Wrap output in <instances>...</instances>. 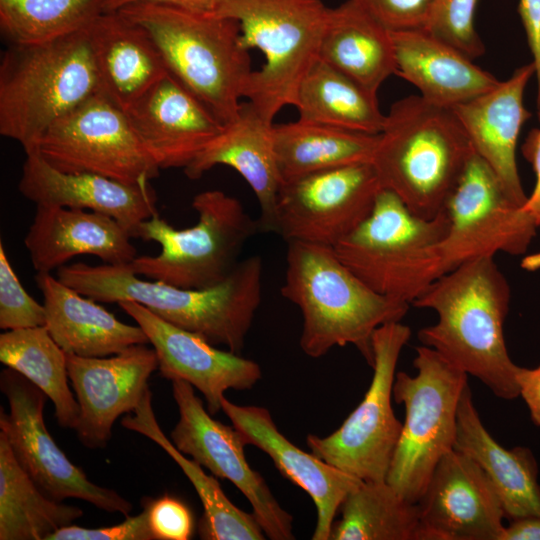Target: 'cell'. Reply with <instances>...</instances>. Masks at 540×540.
Masks as SVG:
<instances>
[{"instance_id":"obj_1","label":"cell","mask_w":540,"mask_h":540,"mask_svg":"<svg viewBox=\"0 0 540 540\" xmlns=\"http://www.w3.org/2000/svg\"><path fill=\"white\" fill-rule=\"evenodd\" d=\"M494 257L474 258L442 274L411 305L437 314L435 324L418 332L422 345L497 397L512 400L519 396V366L511 360L504 336L511 288Z\"/></svg>"},{"instance_id":"obj_2","label":"cell","mask_w":540,"mask_h":540,"mask_svg":"<svg viewBox=\"0 0 540 540\" xmlns=\"http://www.w3.org/2000/svg\"><path fill=\"white\" fill-rule=\"evenodd\" d=\"M57 278L97 302H137L214 346L240 354L262 301L263 261L258 255L240 260L225 280L205 289L141 279L128 265L66 264L58 268Z\"/></svg>"},{"instance_id":"obj_3","label":"cell","mask_w":540,"mask_h":540,"mask_svg":"<svg viewBox=\"0 0 540 540\" xmlns=\"http://www.w3.org/2000/svg\"><path fill=\"white\" fill-rule=\"evenodd\" d=\"M287 244L281 295L301 311L302 351L319 358L335 346L353 345L371 366L374 332L384 324L400 322L410 304L371 289L333 247Z\"/></svg>"},{"instance_id":"obj_4","label":"cell","mask_w":540,"mask_h":540,"mask_svg":"<svg viewBox=\"0 0 540 540\" xmlns=\"http://www.w3.org/2000/svg\"><path fill=\"white\" fill-rule=\"evenodd\" d=\"M474 153L452 109L410 95L385 114L371 163L383 189L396 194L414 215L433 219L444 210Z\"/></svg>"},{"instance_id":"obj_5","label":"cell","mask_w":540,"mask_h":540,"mask_svg":"<svg viewBox=\"0 0 540 540\" xmlns=\"http://www.w3.org/2000/svg\"><path fill=\"white\" fill-rule=\"evenodd\" d=\"M117 11L150 34L168 72L223 125L237 117L253 70L236 20L151 1Z\"/></svg>"},{"instance_id":"obj_6","label":"cell","mask_w":540,"mask_h":540,"mask_svg":"<svg viewBox=\"0 0 540 540\" xmlns=\"http://www.w3.org/2000/svg\"><path fill=\"white\" fill-rule=\"evenodd\" d=\"M101 91L87 28L38 44H10L0 62V134L26 155L62 116Z\"/></svg>"},{"instance_id":"obj_7","label":"cell","mask_w":540,"mask_h":540,"mask_svg":"<svg viewBox=\"0 0 540 540\" xmlns=\"http://www.w3.org/2000/svg\"><path fill=\"white\" fill-rule=\"evenodd\" d=\"M329 9L321 0H216L211 13L236 20L242 45L264 55L244 97L266 119L295 106L298 87L319 58Z\"/></svg>"},{"instance_id":"obj_8","label":"cell","mask_w":540,"mask_h":540,"mask_svg":"<svg viewBox=\"0 0 540 540\" xmlns=\"http://www.w3.org/2000/svg\"><path fill=\"white\" fill-rule=\"evenodd\" d=\"M197 223L176 229L158 213L141 222L132 238L157 242L156 256H137L128 267L138 276L185 289L213 287L233 271L245 243L261 231L235 197L221 190H206L191 204Z\"/></svg>"},{"instance_id":"obj_9","label":"cell","mask_w":540,"mask_h":540,"mask_svg":"<svg viewBox=\"0 0 540 540\" xmlns=\"http://www.w3.org/2000/svg\"><path fill=\"white\" fill-rule=\"evenodd\" d=\"M447 227L445 210L423 219L382 188L370 215L333 249L371 289L411 305L443 274L438 246Z\"/></svg>"},{"instance_id":"obj_10","label":"cell","mask_w":540,"mask_h":540,"mask_svg":"<svg viewBox=\"0 0 540 540\" xmlns=\"http://www.w3.org/2000/svg\"><path fill=\"white\" fill-rule=\"evenodd\" d=\"M415 375L398 372L393 398L405 420L386 477L399 494L417 503L439 461L454 450L457 414L468 375L436 350L416 348Z\"/></svg>"},{"instance_id":"obj_11","label":"cell","mask_w":540,"mask_h":540,"mask_svg":"<svg viewBox=\"0 0 540 540\" xmlns=\"http://www.w3.org/2000/svg\"><path fill=\"white\" fill-rule=\"evenodd\" d=\"M411 330L401 322L380 326L372 336L373 376L359 405L326 437L308 435L311 453L365 482L386 481L402 423L392 409L396 366Z\"/></svg>"},{"instance_id":"obj_12","label":"cell","mask_w":540,"mask_h":540,"mask_svg":"<svg viewBox=\"0 0 540 540\" xmlns=\"http://www.w3.org/2000/svg\"><path fill=\"white\" fill-rule=\"evenodd\" d=\"M38 153L65 173L146 184L160 168L135 133L126 112L99 91L45 132Z\"/></svg>"},{"instance_id":"obj_13","label":"cell","mask_w":540,"mask_h":540,"mask_svg":"<svg viewBox=\"0 0 540 540\" xmlns=\"http://www.w3.org/2000/svg\"><path fill=\"white\" fill-rule=\"evenodd\" d=\"M444 210L448 227L438 246L443 274L482 256L525 254L538 228L531 215L506 196L476 153Z\"/></svg>"},{"instance_id":"obj_14","label":"cell","mask_w":540,"mask_h":540,"mask_svg":"<svg viewBox=\"0 0 540 540\" xmlns=\"http://www.w3.org/2000/svg\"><path fill=\"white\" fill-rule=\"evenodd\" d=\"M0 388L9 413H0V428L16 460L50 498L84 500L109 513L129 516L133 505L116 491L96 485L74 465L56 444L44 422L46 394L23 375L5 368Z\"/></svg>"},{"instance_id":"obj_15","label":"cell","mask_w":540,"mask_h":540,"mask_svg":"<svg viewBox=\"0 0 540 540\" xmlns=\"http://www.w3.org/2000/svg\"><path fill=\"white\" fill-rule=\"evenodd\" d=\"M382 187L371 162L315 172L282 184L275 233L334 247L372 212Z\"/></svg>"},{"instance_id":"obj_16","label":"cell","mask_w":540,"mask_h":540,"mask_svg":"<svg viewBox=\"0 0 540 540\" xmlns=\"http://www.w3.org/2000/svg\"><path fill=\"white\" fill-rule=\"evenodd\" d=\"M171 382L179 411V420L170 433L175 447L239 489L269 539H294L293 517L280 506L262 475L250 467L244 452L247 444L240 432L213 419L190 383L181 379Z\"/></svg>"},{"instance_id":"obj_17","label":"cell","mask_w":540,"mask_h":540,"mask_svg":"<svg viewBox=\"0 0 540 540\" xmlns=\"http://www.w3.org/2000/svg\"><path fill=\"white\" fill-rule=\"evenodd\" d=\"M421 540H501L505 514L481 468L452 450L435 467L417 502Z\"/></svg>"},{"instance_id":"obj_18","label":"cell","mask_w":540,"mask_h":540,"mask_svg":"<svg viewBox=\"0 0 540 540\" xmlns=\"http://www.w3.org/2000/svg\"><path fill=\"white\" fill-rule=\"evenodd\" d=\"M158 369L153 348L132 345L113 356L81 357L67 354V370L80 407L74 428L89 449L105 448L116 419L133 412L149 389Z\"/></svg>"},{"instance_id":"obj_19","label":"cell","mask_w":540,"mask_h":540,"mask_svg":"<svg viewBox=\"0 0 540 540\" xmlns=\"http://www.w3.org/2000/svg\"><path fill=\"white\" fill-rule=\"evenodd\" d=\"M119 307L145 332L156 352L158 370L169 380L190 383L204 396L207 410H221L224 393L229 389H251L262 377L258 363L240 354L218 349L203 337L177 327L143 305L120 301Z\"/></svg>"},{"instance_id":"obj_20","label":"cell","mask_w":540,"mask_h":540,"mask_svg":"<svg viewBox=\"0 0 540 540\" xmlns=\"http://www.w3.org/2000/svg\"><path fill=\"white\" fill-rule=\"evenodd\" d=\"M125 112L160 169H184L225 126L169 72Z\"/></svg>"},{"instance_id":"obj_21","label":"cell","mask_w":540,"mask_h":540,"mask_svg":"<svg viewBox=\"0 0 540 540\" xmlns=\"http://www.w3.org/2000/svg\"><path fill=\"white\" fill-rule=\"evenodd\" d=\"M221 410L247 445L265 452L284 477L312 498L317 512L312 539L329 540L337 511L347 495L363 481L290 442L279 431L268 409L237 405L224 396Z\"/></svg>"},{"instance_id":"obj_22","label":"cell","mask_w":540,"mask_h":540,"mask_svg":"<svg viewBox=\"0 0 540 540\" xmlns=\"http://www.w3.org/2000/svg\"><path fill=\"white\" fill-rule=\"evenodd\" d=\"M533 76L535 67L530 62L491 90L452 109L474 152L492 169L506 196L521 207L528 196L519 175L516 149L521 129L531 117L524 106V93Z\"/></svg>"},{"instance_id":"obj_23","label":"cell","mask_w":540,"mask_h":540,"mask_svg":"<svg viewBox=\"0 0 540 540\" xmlns=\"http://www.w3.org/2000/svg\"><path fill=\"white\" fill-rule=\"evenodd\" d=\"M18 190L36 206L84 209L110 216L131 236L141 222L158 213L150 183L126 184L95 174L65 173L38 152L26 155Z\"/></svg>"},{"instance_id":"obj_24","label":"cell","mask_w":540,"mask_h":540,"mask_svg":"<svg viewBox=\"0 0 540 540\" xmlns=\"http://www.w3.org/2000/svg\"><path fill=\"white\" fill-rule=\"evenodd\" d=\"M130 232L102 213L60 206H36L24 239L37 273H50L78 255L104 264L128 265L137 257Z\"/></svg>"},{"instance_id":"obj_25","label":"cell","mask_w":540,"mask_h":540,"mask_svg":"<svg viewBox=\"0 0 540 540\" xmlns=\"http://www.w3.org/2000/svg\"><path fill=\"white\" fill-rule=\"evenodd\" d=\"M273 121L247 101L237 117L184 168L190 179H199L216 165L236 170L254 192L260 207L261 231L275 232L276 206L283 184L273 139Z\"/></svg>"},{"instance_id":"obj_26","label":"cell","mask_w":540,"mask_h":540,"mask_svg":"<svg viewBox=\"0 0 540 540\" xmlns=\"http://www.w3.org/2000/svg\"><path fill=\"white\" fill-rule=\"evenodd\" d=\"M395 74L426 101L448 109L494 88L499 80L425 28L391 31Z\"/></svg>"},{"instance_id":"obj_27","label":"cell","mask_w":540,"mask_h":540,"mask_svg":"<svg viewBox=\"0 0 540 540\" xmlns=\"http://www.w3.org/2000/svg\"><path fill=\"white\" fill-rule=\"evenodd\" d=\"M87 31L101 91L124 111L168 73L150 34L119 11L103 12Z\"/></svg>"},{"instance_id":"obj_28","label":"cell","mask_w":540,"mask_h":540,"mask_svg":"<svg viewBox=\"0 0 540 540\" xmlns=\"http://www.w3.org/2000/svg\"><path fill=\"white\" fill-rule=\"evenodd\" d=\"M48 332L66 354L106 357L147 344L143 329L118 320L112 313L50 273H37Z\"/></svg>"},{"instance_id":"obj_29","label":"cell","mask_w":540,"mask_h":540,"mask_svg":"<svg viewBox=\"0 0 540 540\" xmlns=\"http://www.w3.org/2000/svg\"><path fill=\"white\" fill-rule=\"evenodd\" d=\"M454 449L472 459L493 485L511 520L540 517L537 463L528 448L506 449L487 431L474 406L469 385L461 396Z\"/></svg>"},{"instance_id":"obj_30","label":"cell","mask_w":540,"mask_h":540,"mask_svg":"<svg viewBox=\"0 0 540 540\" xmlns=\"http://www.w3.org/2000/svg\"><path fill=\"white\" fill-rule=\"evenodd\" d=\"M319 59L373 94L396 71L391 31L357 0L329 9Z\"/></svg>"},{"instance_id":"obj_31","label":"cell","mask_w":540,"mask_h":540,"mask_svg":"<svg viewBox=\"0 0 540 540\" xmlns=\"http://www.w3.org/2000/svg\"><path fill=\"white\" fill-rule=\"evenodd\" d=\"M148 389L133 415L125 416L124 428L140 433L158 444L183 470L203 506L198 532L206 540H263L265 534L253 513L235 506L225 495L218 481L206 474L202 466L180 452L161 430Z\"/></svg>"},{"instance_id":"obj_32","label":"cell","mask_w":540,"mask_h":540,"mask_svg":"<svg viewBox=\"0 0 540 540\" xmlns=\"http://www.w3.org/2000/svg\"><path fill=\"white\" fill-rule=\"evenodd\" d=\"M283 183L335 167L371 162L379 134H367L298 119L273 127Z\"/></svg>"},{"instance_id":"obj_33","label":"cell","mask_w":540,"mask_h":540,"mask_svg":"<svg viewBox=\"0 0 540 540\" xmlns=\"http://www.w3.org/2000/svg\"><path fill=\"white\" fill-rule=\"evenodd\" d=\"M83 511L48 497L16 460L0 431V540H48Z\"/></svg>"},{"instance_id":"obj_34","label":"cell","mask_w":540,"mask_h":540,"mask_svg":"<svg viewBox=\"0 0 540 540\" xmlns=\"http://www.w3.org/2000/svg\"><path fill=\"white\" fill-rule=\"evenodd\" d=\"M295 107L300 120L367 134L381 133L385 122L377 94L319 58L298 87Z\"/></svg>"},{"instance_id":"obj_35","label":"cell","mask_w":540,"mask_h":540,"mask_svg":"<svg viewBox=\"0 0 540 540\" xmlns=\"http://www.w3.org/2000/svg\"><path fill=\"white\" fill-rule=\"evenodd\" d=\"M0 361L46 394L54 405L59 426L75 428L80 407L68 387L67 354L45 326L2 333Z\"/></svg>"},{"instance_id":"obj_36","label":"cell","mask_w":540,"mask_h":540,"mask_svg":"<svg viewBox=\"0 0 540 540\" xmlns=\"http://www.w3.org/2000/svg\"><path fill=\"white\" fill-rule=\"evenodd\" d=\"M334 521L329 540H421L417 503L387 481H363L352 490Z\"/></svg>"},{"instance_id":"obj_37","label":"cell","mask_w":540,"mask_h":540,"mask_svg":"<svg viewBox=\"0 0 540 540\" xmlns=\"http://www.w3.org/2000/svg\"><path fill=\"white\" fill-rule=\"evenodd\" d=\"M106 0H0V31L10 44L49 42L81 30L105 12Z\"/></svg>"},{"instance_id":"obj_38","label":"cell","mask_w":540,"mask_h":540,"mask_svg":"<svg viewBox=\"0 0 540 540\" xmlns=\"http://www.w3.org/2000/svg\"><path fill=\"white\" fill-rule=\"evenodd\" d=\"M478 0H433L424 28L474 60L485 53L475 29Z\"/></svg>"},{"instance_id":"obj_39","label":"cell","mask_w":540,"mask_h":540,"mask_svg":"<svg viewBox=\"0 0 540 540\" xmlns=\"http://www.w3.org/2000/svg\"><path fill=\"white\" fill-rule=\"evenodd\" d=\"M45 324L44 305L25 291L0 242V328L17 330Z\"/></svg>"},{"instance_id":"obj_40","label":"cell","mask_w":540,"mask_h":540,"mask_svg":"<svg viewBox=\"0 0 540 540\" xmlns=\"http://www.w3.org/2000/svg\"><path fill=\"white\" fill-rule=\"evenodd\" d=\"M143 507L155 540H188L192 537L193 515L180 499L169 495L145 498Z\"/></svg>"},{"instance_id":"obj_41","label":"cell","mask_w":540,"mask_h":540,"mask_svg":"<svg viewBox=\"0 0 540 540\" xmlns=\"http://www.w3.org/2000/svg\"><path fill=\"white\" fill-rule=\"evenodd\" d=\"M390 31L424 28L433 0H357Z\"/></svg>"},{"instance_id":"obj_42","label":"cell","mask_w":540,"mask_h":540,"mask_svg":"<svg viewBox=\"0 0 540 540\" xmlns=\"http://www.w3.org/2000/svg\"><path fill=\"white\" fill-rule=\"evenodd\" d=\"M48 540H155L149 527L147 511L143 507L141 513L126 516V520L117 525L86 528L67 525L52 535Z\"/></svg>"},{"instance_id":"obj_43","label":"cell","mask_w":540,"mask_h":540,"mask_svg":"<svg viewBox=\"0 0 540 540\" xmlns=\"http://www.w3.org/2000/svg\"><path fill=\"white\" fill-rule=\"evenodd\" d=\"M520 16L535 67L537 107L540 106V0H519Z\"/></svg>"},{"instance_id":"obj_44","label":"cell","mask_w":540,"mask_h":540,"mask_svg":"<svg viewBox=\"0 0 540 540\" xmlns=\"http://www.w3.org/2000/svg\"><path fill=\"white\" fill-rule=\"evenodd\" d=\"M537 108L540 123V106ZM521 151L524 158L531 164L535 174L534 188L523 208L540 227V126L530 130L521 146Z\"/></svg>"},{"instance_id":"obj_45","label":"cell","mask_w":540,"mask_h":540,"mask_svg":"<svg viewBox=\"0 0 540 540\" xmlns=\"http://www.w3.org/2000/svg\"><path fill=\"white\" fill-rule=\"evenodd\" d=\"M516 379L519 395L527 404L533 422L540 426V364L533 369L519 367Z\"/></svg>"},{"instance_id":"obj_46","label":"cell","mask_w":540,"mask_h":540,"mask_svg":"<svg viewBox=\"0 0 540 540\" xmlns=\"http://www.w3.org/2000/svg\"><path fill=\"white\" fill-rule=\"evenodd\" d=\"M501 540H540V517L511 520L505 526Z\"/></svg>"},{"instance_id":"obj_47","label":"cell","mask_w":540,"mask_h":540,"mask_svg":"<svg viewBox=\"0 0 540 540\" xmlns=\"http://www.w3.org/2000/svg\"><path fill=\"white\" fill-rule=\"evenodd\" d=\"M141 1L164 3L202 13H211L216 2V0H106L105 12L117 11L128 4Z\"/></svg>"},{"instance_id":"obj_48","label":"cell","mask_w":540,"mask_h":540,"mask_svg":"<svg viewBox=\"0 0 540 540\" xmlns=\"http://www.w3.org/2000/svg\"><path fill=\"white\" fill-rule=\"evenodd\" d=\"M522 267L527 270L540 269V253L525 256L522 261Z\"/></svg>"}]
</instances>
